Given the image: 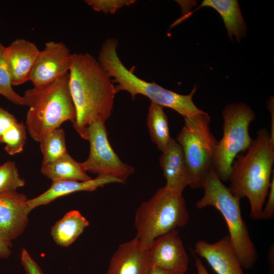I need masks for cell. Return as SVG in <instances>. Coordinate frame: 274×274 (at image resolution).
<instances>
[{
  "mask_svg": "<svg viewBox=\"0 0 274 274\" xmlns=\"http://www.w3.org/2000/svg\"><path fill=\"white\" fill-rule=\"evenodd\" d=\"M194 252L204 258L217 274H244L229 235L214 243L199 240Z\"/></svg>",
  "mask_w": 274,
  "mask_h": 274,
  "instance_id": "cell-14",
  "label": "cell"
},
{
  "mask_svg": "<svg viewBox=\"0 0 274 274\" xmlns=\"http://www.w3.org/2000/svg\"><path fill=\"white\" fill-rule=\"evenodd\" d=\"M268 108L271 114V133L270 136L272 139L274 140V118H273V99H270V102H268Z\"/></svg>",
  "mask_w": 274,
  "mask_h": 274,
  "instance_id": "cell-32",
  "label": "cell"
},
{
  "mask_svg": "<svg viewBox=\"0 0 274 274\" xmlns=\"http://www.w3.org/2000/svg\"><path fill=\"white\" fill-rule=\"evenodd\" d=\"M25 184L14 161L9 160L0 165V193L16 191Z\"/></svg>",
  "mask_w": 274,
  "mask_h": 274,
  "instance_id": "cell-24",
  "label": "cell"
},
{
  "mask_svg": "<svg viewBox=\"0 0 274 274\" xmlns=\"http://www.w3.org/2000/svg\"><path fill=\"white\" fill-rule=\"evenodd\" d=\"M41 172L52 182L87 181L92 179L84 169L82 162L76 161L68 153L52 163L42 165Z\"/></svg>",
  "mask_w": 274,
  "mask_h": 274,
  "instance_id": "cell-20",
  "label": "cell"
},
{
  "mask_svg": "<svg viewBox=\"0 0 274 274\" xmlns=\"http://www.w3.org/2000/svg\"><path fill=\"white\" fill-rule=\"evenodd\" d=\"M89 224V221L77 210H72L56 222L51 230L56 244L67 247L74 243Z\"/></svg>",
  "mask_w": 274,
  "mask_h": 274,
  "instance_id": "cell-19",
  "label": "cell"
},
{
  "mask_svg": "<svg viewBox=\"0 0 274 274\" xmlns=\"http://www.w3.org/2000/svg\"><path fill=\"white\" fill-rule=\"evenodd\" d=\"M5 47L0 42V94L15 105L24 106L23 96L12 87L11 77L4 57Z\"/></svg>",
  "mask_w": 274,
  "mask_h": 274,
  "instance_id": "cell-23",
  "label": "cell"
},
{
  "mask_svg": "<svg viewBox=\"0 0 274 274\" xmlns=\"http://www.w3.org/2000/svg\"><path fill=\"white\" fill-rule=\"evenodd\" d=\"M246 152L233 162L228 188L239 199L248 198L250 217L253 220H261L274 163V140L266 128L257 131Z\"/></svg>",
  "mask_w": 274,
  "mask_h": 274,
  "instance_id": "cell-2",
  "label": "cell"
},
{
  "mask_svg": "<svg viewBox=\"0 0 274 274\" xmlns=\"http://www.w3.org/2000/svg\"><path fill=\"white\" fill-rule=\"evenodd\" d=\"M210 120L209 115L204 111L184 118V125L176 138L183 150L189 186L192 189L202 188L214 168L218 141L211 132Z\"/></svg>",
  "mask_w": 274,
  "mask_h": 274,
  "instance_id": "cell-7",
  "label": "cell"
},
{
  "mask_svg": "<svg viewBox=\"0 0 274 274\" xmlns=\"http://www.w3.org/2000/svg\"><path fill=\"white\" fill-rule=\"evenodd\" d=\"M72 54L63 42H46L33 65L29 81L33 86L49 84L69 72Z\"/></svg>",
  "mask_w": 274,
  "mask_h": 274,
  "instance_id": "cell-10",
  "label": "cell"
},
{
  "mask_svg": "<svg viewBox=\"0 0 274 274\" xmlns=\"http://www.w3.org/2000/svg\"><path fill=\"white\" fill-rule=\"evenodd\" d=\"M206 7L214 9L220 15L230 40H232L234 36L236 41L239 42L245 36L247 27L237 0H204L198 7L183 15L174 22V25L178 24L198 9Z\"/></svg>",
  "mask_w": 274,
  "mask_h": 274,
  "instance_id": "cell-18",
  "label": "cell"
},
{
  "mask_svg": "<svg viewBox=\"0 0 274 274\" xmlns=\"http://www.w3.org/2000/svg\"><path fill=\"white\" fill-rule=\"evenodd\" d=\"M267 201L263 208L262 219L269 220L274 216V174L272 173V178L271 180L268 190Z\"/></svg>",
  "mask_w": 274,
  "mask_h": 274,
  "instance_id": "cell-29",
  "label": "cell"
},
{
  "mask_svg": "<svg viewBox=\"0 0 274 274\" xmlns=\"http://www.w3.org/2000/svg\"><path fill=\"white\" fill-rule=\"evenodd\" d=\"M151 264L169 274H185L188 257L176 229L156 238L150 246Z\"/></svg>",
  "mask_w": 274,
  "mask_h": 274,
  "instance_id": "cell-11",
  "label": "cell"
},
{
  "mask_svg": "<svg viewBox=\"0 0 274 274\" xmlns=\"http://www.w3.org/2000/svg\"><path fill=\"white\" fill-rule=\"evenodd\" d=\"M67 73L47 85L26 90L23 96L28 107L25 126L32 139L39 142L65 121L74 122L75 107L68 85Z\"/></svg>",
  "mask_w": 274,
  "mask_h": 274,
  "instance_id": "cell-4",
  "label": "cell"
},
{
  "mask_svg": "<svg viewBox=\"0 0 274 274\" xmlns=\"http://www.w3.org/2000/svg\"><path fill=\"white\" fill-rule=\"evenodd\" d=\"M189 216L183 194L164 186L137 209L134 221L135 237L150 246L160 236L184 226Z\"/></svg>",
  "mask_w": 274,
  "mask_h": 274,
  "instance_id": "cell-6",
  "label": "cell"
},
{
  "mask_svg": "<svg viewBox=\"0 0 274 274\" xmlns=\"http://www.w3.org/2000/svg\"><path fill=\"white\" fill-rule=\"evenodd\" d=\"M147 274H169L164 270L151 265Z\"/></svg>",
  "mask_w": 274,
  "mask_h": 274,
  "instance_id": "cell-33",
  "label": "cell"
},
{
  "mask_svg": "<svg viewBox=\"0 0 274 274\" xmlns=\"http://www.w3.org/2000/svg\"><path fill=\"white\" fill-rule=\"evenodd\" d=\"M149 249L136 237L120 244L111 258L107 274H147L151 265Z\"/></svg>",
  "mask_w": 274,
  "mask_h": 274,
  "instance_id": "cell-12",
  "label": "cell"
},
{
  "mask_svg": "<svg viewBox=\"0 0 274 274\" xmlns=\"http://www.w3.org/2000/svg\"><path fill=\"white\" fill-rule=\"evenodd\" d=\"M11 248V242L0 235V258H6L10 256L12 252Z\"/></svg>",
  "mask_w": 274,
  "mask_h": 274,
  "instance_id": "cell-30",
  "label": "cell"
},
{
  "mask_svg": "<svg viewBox=\"0 0 274 274\" xmlns=\"http://www.w3.org/2000/svg\"><path fill=\"white\" fill-rule=\"evenodd\" d=\"M68 85L76 111L73 127L84 139L88 126L106 121L113 110L118 92L98 60L88 53L72 54Z\"/></svg>",
  "mask_w": 274,
  "mask_h": 274,
  "instance_id": "cell-1",
  "label": "cell"
},
{
  "mask_svg": "<svg viewBox=\"0 0 274 274\" xmlns=\"http://www.w3.org/2000/svg\"><path fill=\"white\" fill-rule=\"evenodd\" d=\"M159 164L166 180L165 186L174 192L182 194L189 181L183 150L176 140L173 139L162 152Z\"/></svg>",
  "mask_w": 274,
  "mask_h": 274,
  "instance_id": "cell-17",
  "label": "cell"
},
{
  "mask_svg": "<svg viewBox=\"0 0 274 274\" xmlns=\"http://www.w3.org/2000/svg\"><path fill=\"white\" fill-rule=\"evenodd\" d=\"M112 183H124L121 180L108 176L98 175L87 181L63 180L52 182L45 192L31 199H27L26 205L29 213L37 207L45 205L55 199L78 191H92L100 187Z\"/></svg>",
  "mask_w": 274,
  "mask_h": 274,
  "instance_id": "cell-16",
  "label": "cell"
},
{
  "mask_svg": "<svg viewBox=\"0 0 274 274\" xmlns=\"http://www.w3.org/2000/svg\"><path fill=\"white\" fill-rule=\"evenodd\" d=\"M195 263L197 274H209L205 266L203 265L201 261L199 259L196 258Z\"/></svg>",
  "mask_w": 274,
  "mask_h": 274,
  "instance_id": "cell-31",
  "label": "cell"
},
{
  "mask_svg": "<svg viewBox=\"0 0 274 274\" xmlns=\"http://www.w3.org/2000/svg\"><path fill=\"white\" fill-rule=\"evenodd\" d=\"M84 139L90 144L89 156L82 162L86 172L113 177L124 183L133 173V168L123 162L112 148L105 121L97 120L91 123L86 129Z\"/></svg>",
  "mask_w": 274,
  "mask_h": 274,
  "instance_id": "cell-9",
  "label": "cell"
},
{
  "mask_svg": "<svg viewBox=\"0 0 274 274\" xmlns=\"http://www.w3.org/2000/svg\"><path fill=\"white\" fill-rule=\"evenodd\" d=\"M117 40L108 39L102 44L98 57V60L108 74L112 83H117L118 91L125 90L129 92L134 99L137 94L148 97L162 107L174 110L184 118H187L201 113L192 100L197 88L194 87L188 95H182L165 89L155 82H148L135 75L132 71L128 70L120 59L117 48Z\"/></svg>",
  "mask_w": 274,
  "mask_h": 274,
  "instance_id": "cell-3",
  "label": "cell"
},
{
  "mask_svg": "<svg viewBox=\"0 0 274 274\" xmlns=\"http://www.w3.org/2000/svg\"><path fill=\"white\" fill-rule=\"evenodd\" d=\"M40 51L35 43L24 39H17L5 47L4 57L13 86L29 81Z\"/></svg>",
  "mask_w": 274,
  "mask_h": 274,
  "instance_id": "cell-15",
  "label": "cell"
},
{
  "mask_svg": "<svg viewBox=\"0 0 274 274\" xmlns=\"http://www.w3.org/2000/svg\"><path fill=\"white\" fill-rule=\"evenodd\" d=\"M147 123L153 142L161 152L165 150L173 138L170 137L167 117L163 107L151 101Z\"/></svg>",
  "mask_w": 274,
  "mask_h": 274,
  "instance_id": "cell-21",
  "label": "cell"
},
{
  "mask_svg": "<svg viewBox=\"0 0 274 274\" xmlns=\"http://www.w3.org/2000/svg\"><path fill=\"white\" fill-rule=\"evenodd\" d=\"M18 122L13 115L0 106V142Z\"/></svg>",
  "mask_w": 274,
  "mask_h": 274,
  "instance_id": "cell-27",
  "label": "cell"
},
{
  "mask_svg": "<svg viewBox=\"0 0 274 274\" xmlns=\"http://www.w3.org/2000/svg\"><path fill=\"white\" fill-rule=\"evenodd\" d=\"M84 2L95 11L112 14L125 6H129L133 4L135 1L86 0Z\"/></svg>",
  "mask_w": 274,
  "mask_h": 274,
  "instance_id": "cell-26",
  "label": "cell"
},
{
  "mask_svg": "<svg viewBox=\"0 0 274 274\" xmlns=\"http://www.w3.org/2000/svg\"><path fill=\"white\" fill-rule=\"evenodd\" d=\"M27 197L16 191L0 193V235L11 242L20 235L28 224Z\"/></svg>",
  "mask_w": 274,
  "mask_h": 274,
  "instance_id": "cell-13",
  "label": "cell"
},
{
  "mask_svg": "<svg viewBox=\"0 0 274 274\" xmlns=\"http://www.w3.org/2000/svg\"><path fill=\"white\" fill-rule=\"evenodd\" d=\"M268 256H269L268 257L269 263L270 266V271H271L269 274H272L271 273L272 268V269H273V246L270 248Z\"/></svg>",
  "mask_w": 274,
  "mask_h": 274,
  "instance_id": "cell-34",
  "label": "cell"
},
{
  "mask_svg": "<svg viewBox=\"0 0 274 274\" xmlns=\"http://www.w3.org/2000/svg\"><path fill=\"white\" fill-rule=\"evenodd\" d=\"M26 140V127L23 122H18L2 139L0 143L5 144L4 149L14 155L23 151Z\"/></svg>",
  "mask_w": 274,
  "mask_h": 274,
  "instance_id": "cell-25",
  "label": "cell"
},
{
  "mask_svg": "<svg viewBox=\"0 0 274 274\" xmlns=\"http://www.w3.org/2000/svg\"><path fill=\"white\" fill-rule=\"evenodd\" d=\"M222 117L223 135L218 143L214 168L223 182L229 181L235 157L246 152L253 142L249 127L256 115L247 104L235 102L224 107Z\"/></svg>",
  "mask_w": 274,
  "mask_h": 274,
  "instance_id": "cell-8",
  "label": "cell"
},
{
  "mask_svg": "<svg viewBox=\"0 0 274 274\" xmlns=\"http://www.w3.org/2000/svg\"><path fill=\"white\" fill-rule=\"evenodd\" d=\"M202 189L204 194L196 202V207L202 209L212 206L220 212L226 221L230 241L242 267L252 268L257 260L258 254L242 216L240 199L219 179L214 168L209 173Z\"/></svg>",
  "mask_w": 274,
  "mask_h": 274,
  "instance_id": "cell-5",
  "label": "cell"
},
{
  "mask_svg": "<svg viewBox=\"0 0 274 274\" xmlns=\"http://www.w3.org/2000/svg\"><path fill=\"white\" fill-rule=\"evenodd\" d=\"M21 260L27 274H43L40 267L25 248L22 249Z\"/></svg>",
  "mask_w": 274,
  "mask_h": 274,
  "instance_id": "cell-28",
  "label": "cell"
},
{
  "mask_svg": "<svg viewBox=\"0 0 274 274\" xmlns=\"http://www.w3.org/2000/svg\"><path fill=\"white\" fill-rule=\"evenodd\" d=\"M43 155L42 165L52 163L68 154L63 129L55 128L45 135L39 142Z\"/></svg>",
  "mask_w": 274,
  "mask_h": 274,
  "instance_id": "cell-22",
  "label": "cell"
}]
</instances>
